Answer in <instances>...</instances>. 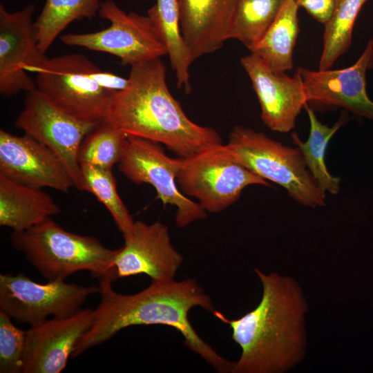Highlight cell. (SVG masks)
<instances>
[{
  "label": "cell",
  "instance_id": "cell-1",
  "mask_svg": "<svg viewBox=\"0 0 373 373\" xmlns=\"http://www.w3.org/2000/svg\"><path fill=\"white\" fill-rule=\"evenodd\" d=\"M112 281L99 282L100 302L94 309L92 325L78 343L71 358L101 345L122 329L134 325H162L180 332L184 343L219 372H232L234 363L220 356L197 334L189 319V311L200 307L213 312L210 297L193 279L151 282L142 291L122 294Z\"/></svg>",
  "mask_w": 373,
  "mask_h": 373
},
{
  "label": "cell",
  "instance_id": "cell-2",
  "mask_svg": "<svg viewBox=\"0 0 373 373\" xmlns=\"http://www.w3.org/2000/svg\"><path fill=\"white\" fill-rule=\"evenodd\" d=\"M262 285L256 308L236 319L215 310L229 325L232 339L241 349L233 373H277L289 370L303 357L307 303L298 283L276 273L255 269Z\"/></svg>",
  "mask_w": 373,
  "mask_h": 373
},
{
  "label": "cell",
  "instance_id": "cell-3",
  "mask_svg": "<svg viewBox=\"0 0 373 373\" xmlns=\"http://www.w3.org/2000/svg\"><path fill=\"white\" fill-rule=\"evenodd\" d=\"M126 86L115 91L103 122L129 135L164 144L180 157H189L222 144L212 128L192 122L173 97L160 59L131 66Z\"/></svg>",
  "mask_w": 373,
  "mask_h": 373
},
{
  "label": "cell",
  "instance_id": "cell-4",
  "mask_svg": "<svg viewBox=\"0 0 373 373\" xmlns=\"http://www.w3.org/2000/svg\"><path fill=\"white\" fill-rule=\"evenodd\" d=\"M15 249L47 280H65L81 271L90 272L99 282L118 278L113 265L117 249H109L95 237L70 232L46 218L32 227L12 231Z\"/></svg>",
  "mask_w": 373,
  "mask_h": 373
},
{
  "label": "cell",
  "instance_id": "cell-5",
  "mask_svg": "<svg viewBox=\"0 0 373 373\" xmlns=\"http://www.w3.org/2000/svg\"><path fill=\"white\" fill-rule=\"evenodd\" d=\"M36 73V86L54 104L86 122H101L113 93L128 82L102 70L79 53L47 58L30 71Z\"/></svg>",
  "mask_w": 373,
  "mask_h": 373
},
{
  "label": "cell",
  "instance_id": "cell-6",
  "mask_svg": "<svg viewBox=\"0 0 373 373\" xmlns=\"http://www.w3.org/2000/svg\"><path fill=\"white\" fill-rule=\"evenodd\" d=\"M226 144L237 162L283 186L298 203L313 208L325 205L326 193L312 177L297 146H285L243 126L233 127Z\"/></svg>",
  "mask_w": 373,
  "mask_h": 373
},
{
  "label": "cell",
  "instance_id": "cell-7",
  "mask_svg": "<svg viewBox=\"0 0 373 373\" xmlns=\"http://www.w3.org/2000/svg\"><path fill=\"white\" fill-rule=\"evenodd\" d=\"M176 181L185 195L197 198L200 207L210 213L227 209L249 185L271 186L237 162L222 143L189 157H180Z\"/></svg>",
  "mask_w": 373,
  "mask_h": 373
},
{
  "label": "cell",
  "instance_id": "cell-8",
  "mask_svg": "<svg viewBox=\"0 0 373 373\" xmlns=\"http://www.w3.org/2000/svg\"><path fill=\"white\" fill-rule=\"evenodd\" d=\"M98 14L110 22L108 28L94 32L64 35L60 37L61 42L111 54L119 58L123 64L131 66L167 55L160 35L148 15L126 13L112 0L101 3Z\"/></svg>",
  "mask_w": 373,
  "mask_h": 373
},
{
  "label": "cell",
  "instance_id": "cell-9",
  "mask_svg": "<svg viewBox=\"0 0 373 373\" xmlns=\"http://www.w3.org/2000/svg\"><path fill=\"white\" fill-rule=\"evenodd\" d=\"M99 286L79 285L65 280L39 283L18 273L0 274V310L19 323L37 325L52 317L71 316Z\"/></svg>",
  "mask_w": 373,
  "mask_h": 373
},
{
  "label": "cell",
  "instance_id": "cell-10",
  "mask_svg": "<svg viewBox=\"0 0 373 373\" xmlns=\"http://www.w3.org/2000/svg\"><path fill=\"white\" fill-rule=\"evenodd\" d=\"M117 164L119 170L131 182L152 185L164 205L176 207L175 220L178 227L206 218V211L187 198L178 186L180 157H169L161 144L128 135Z\"/></svg>",
  "mask_w": 373,
  "mask_h": 373
},
{
  "label": "cell",
  "instance_id": "cell-11",
  "mask_svg": "<svg viewBox=\"0 0 373 373\" xmlns=\"http://www.w3.org/2000/svg\"><path fill=\"white\" fill-rule=\"evenodd\" d=\"M99 123L72 116L54 104L37 88L26 93L24 107L15 126L50 149L67 169L75 187L84 191L78 152L84 137Z\"/></svg>",
  "mask_w": 373,
  "mask_h": 373
},
{
  "label": "cell",
  "instance_id": "cell-12",
  "mask_svg": "<svg viewBox=\"0 0 373 373\" xmlns=\"http://www.w3.org/2000/svg\"><path fill=\"white\" fill-rule=\"evenodd\" d=\"M34 9L30 4L10 12L0 4V93L6 97L37 88L27 72L48 58L38 47Z\"/></svg>",
  "mask_w": 373,
  "mask_h": 373
},
{
  "label": "cell",
  "instance_id": "cell-13",
  "mask_svg": "<svg viewBox=\"0 0 373 373\" xmlns=\"http://www.w3.org/2000/svg\"><path fill=\"white\" fill-rule=\"evenodd\" d=\"M0 175L28 186L68 193L74 182L59 157L32 136L0 131Z\"/></svg>",
  "mask_w": 373,
  "mask_h": 373
},
{
  "label": "cell",
  "instance_id": "cell-14",
  "mask_svg": "<svg viewBox=\"0 0 373 373\" xmlns=\"http://www.w3.org/2000/svg\"><path fill=\"white\" fill-rule=\"evenodd\" d=\"M123 236L124 245L113 260L118 278L146 274L151 282L174 279L183 256L173 246L166 225L137 220L133 230Z\"/></svg>",
  "mask_w": 373,
  "mask_h": 373
},
{
  "label": "cell",
  "instance_id": "cell-15",
  "mask_svg": "<svg viewBox=\"0 0 373 373\" xmlns=\"http://www.w3.org/2000/svg\"><path fill=\"white\" fill-rule=\"evenodd\" d=\"M94 309H81L66 317H52L26 332L22 373H59L90 327Z\"/></svg>",
  "mask_w": 373,
  "mask_h": 373
},
{
  "label": "cell",
  "instance_id": "cell-16",
  "mask_svg": "<svg viewBox=\"0 0 373 373\" xmlns=\"http://www.w3.org/2000/svg\"><path fill=\"white\" fill-rule=\"evenodd\" d=\"M373 68V37L352 66L341 69L296 70L303 81L308 102L338 106L373 120V102L366 90V73Z\"/></svg>",
  "mask_w": 373,
  "mask_h": 373
},
{
  "label": "cell",
  "instance_id": "cell-17",
  "mask_svg": "<svg viewBox=\"0 0 373 373\" xmlns=\"http://www.w3.org/2000/svg\"><path fill=\"white\" fill-rule=\"evenodd\" d=\"M240 63L247 73L261 107V119L271 131L288 133L305 104L303 83L296 72L293 77L272 70L254 53L242 57Z\"/></svg>",
  "mask_w": 373,
  "mask_h": 373
},
{
  "label": "cell",
  "instance_id": "cell-18",
  "mask_svg": "<svg viewBox=\"0 0 373 373\" xmlns=\"http://www.w3.org/2000/svg\"><path fill=\"white\" fill-rule=\"evenodd\" d=\"M236 0H178L180 24L193 60L212 53L230 39Z\"/></svg>",
  "mask_w": 373,
  "mask_h": 373
},
{
  "label": "cell",
  "instance_id": "cell-19",
  "mask_svg": "<svg viewBox=\"0 0 373 373\" xmlns=\"http://www.w3.org/2000/svg\"><path fill=\"white\" fill-rule=\"evenodd\" d=\"M60 207L41 189L14 182L0 175V225L13 231L27 229L58 215Z\"/></svg>",
  "mask_w": 373,
  "mask_h": 373
},
{
  "label": "cell",
  "instance_id": "cell-20",
  "mask_svg": "<svg viewBox=\"0 0 373 373\" xmlns=\"http://www.w3.org/2000/svg\"><path fill=\"white\" fill-rule=\"evenodd\" d=\"M298 8L295 0H283L267 32L250 50L275 72L285 73L294 66V49L300 30Z\"/></svg>",
  "mask_w": 373,
  "mask_h": 373
},
{
  "label": "cell",
  "instance_id": "cell-21",
  "mask_svg": "<svg viewBox=\"0 0 373 373\" xmlns=\"http://www.w3.org/2000/svg\"><path fill=\"white\" fill-rule=\"evenodd\" d=\"M147 15L166 47L178 86L189 91V70L193 60L182 34L178 0H156V3L148 10Z\"/></svg>",
  "mask_w": 373,
  "mask_h": 373
},
{
  "label": "cell",
  "instance_id": "cell-22",
  "mask_svg": "<svg viewBox=\"0 0 373 373\" xmlns=\"http://www.w3.org/2000/svg\"><path fill=\"white\" fill-rule=\"evenodd\" d=\"M310 130L305 142H303L296 133L291 135L294 144L300 150L307 166L320 189L326 193L337 194L340 191L341 180L332 176L328 171L325 155L329 141L344 124L345 119L341 118L332 126L322 124L317 119L313 110L305 104Z\"/></svg>",
  "mask_w": 373,
  "mask_h": 373
},
{
  "label": "cell",
  "instance_id": "cell-23",
  "mask_svg": "<svg viewBox=\"0 0 373 373\" xmlns=\"http://www.w3.org/2000/svg\"><path fill=\"white\" fill-rule=\"evenodd\" d=\"M100 6V0H46L34 23L40 51L46 54L72 22L93 19L99 13Z\"/></svg>",
  "mask_w": 373,
  "mask_h": 373
},
{
  "label": "cell",
  "instance_id": "cell-24",
  "mask_svg": "<svg viewBox=\"0 0 373 373\" xmlns=\"http://www.w3.org/2000/svg\"><path fill=\"white\" fill-rule=\"evenodd\" d=\"M283 0H236L229 39L249 51L262 39L276 18Z\"/></svg>",
  "mask_w": 373,
  "mask_h": 373
},
{
  "label": "cell",
  "instance_id": "cell-25",
  "mask_svg": "<svg viewBox=\"0 0 373 373\" xmlns=\"http://www.w3.org/2000/svg\"><path fill=\"white\" fill-rule=\"evenodd\" d=\"M367 0H335L333 11L324 23L323 48L319 70L329 69L350 47L356 17Z\"/></svg>",
  "mask_w": 373,
  "mask_h": 373
},
{
  "label": "cell",
  "instance_id": "cell-26",
  "mask_svg": "<svg viewBox=\"0 0 373 373\" xmlns=\"http://www.w3.org/2000/svg\"><path fill=\"white\" fill-rule=\"evenodd\" d=\"M128 135L102 121L83 140L78 152L79 164L112 170L120 160Z\"/></svg>",
  "mask_w": 373,
  "mask_h": 373
},
{
  "label": "cell",
  "instance_id": "cell-27",
  "mask_svg": "<svg viewBox=\"0 0 373 373\" xmlns=\"http://www.w3.org/2000/svg\"><path fill=\"white\" fill-rule=\"evenodd\" d=\"M80 166L84 191L92 193L106 207L123 236L129 233L135 221L117 193L112 170L86 164Z\"/></svg>",
  "mask_w": 373,
  "mask_h": 373
},
{
  "label": "cell",
  "instance_id": "cell-28",
  "mask_svg": "<svg viewBox=\"0 0 373 373\" xmlns=\"http://www.w3.org/2000/svg\"><path fill=\"white\" fill-rule=\"evenodd\" d=\"M0 310V372L22 373L26 332Z\"/></svg>",
  "mask_w": 373,
  "mask_h": 373
},
{
  "label": "cell",
  "instance_id": "cell-29",
  "mask_svg": "<svg viewBox=\"0 0 373 373\" xmlns=\"http://www.w3.org/2000/svg\"><path fill=\"white\" fill-rule=\"evenodd\" d=\"M314 19L324 24L329 18L335 4V0H295Z\"/></svg>",
  "mask_w": 373,
  "mask_h": 373
}]
</instances>
